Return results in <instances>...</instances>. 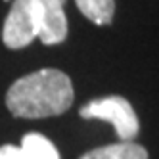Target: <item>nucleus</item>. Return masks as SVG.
Instances as JSON below:
<instances>
[{"mask_svg":"<svg viewBox=\"0 0 159 159\" xmlns=\"http://www.w3.org/2000/svg\"><path fill=\"white\" fill-rule=\"evenodd\" d=\"M73 98L71 79L48 67L17 79L6 92V106L14 117L42 119L65 113Z\"/></svg>","mask_w":159,"mask_h":159,"instance_id":"obj_1","label":"nucleus"},{"mask_svg":"<svg viewBox=\"0 0 159 159\" xmlns=\"http://www.w3.org/2000/svg\"><path fill=\"white\" fill-rule=\"evenodd\" d=\"M83 119H102L113 125L121 142H132L140 130L138 117L130 106V102L123 96H106L84 104L81 107Z\"/></svg>","mask_w":159,"mask_h":159,"instance_id":"obj_2","label":"nucleus"},{"mask_svg":"<svg viewBox=\"0 0 159 159\" xmlns=\"http://www.w3.org/2000/svg\"><path fill=\"white\" fill-rule=\"evenodd\" d=\"M40 2L39 0H14L2 27V40L8 48H25L39 37Z\"/></svg>","mask_w":159,"mask_h":159,"instance_id":"obj_3","label":"nucleus"},{"mask_svg":"<svg viewBox=\"0 0 159 159\" xmlns=\"http://www.w3.org/2000/svg\"><path fill=\"white\" fill-rule=\"evenodd\" d=\"M40 2V29L39 37L42 44H60L67 37V17L60 0H39Z\"/></svg>","mask_w":159,"mask_h":159,"instance_id":"obj_4","label":"nucleus"},{"mask_svg":"<svg viewBox=\"0 0 159 159\" xmlns=\"http://www.w3.org/2000/svg\"><path fill=\"white\" fill-rule=\"evenodd\" d=\"M79 159H148V152L134 142H119L90 150Z\"/></svg>","mask_w":159,"mask_h":159,"instance_id":"obj_5","label":"nucleus"},{"mask_svg":"<svg viewBox=\"0 0 159 159\" xmlns=\"http://www.w3.org/2000/svg\"><path fill=\"white\" fill-rule=\"evenodd\" d=\"M21 152L25 159H60L56 146L39 132H29L21 140Z\"/></svg>","mask_w":159,"mask_h":159,"instance_id":"obj_6","label":"nucleus"},{"mask_svg":"<svg viewBox=\"0 0 159 159\" xmlns=\"http://www.w3.org/2000/svg\"><path fill=\"white\" fill-rule=\"evenodd\" d=\"M81 14L96 25H109L115 12V0H75Z\"/></svg>","mask_w":159,"mask_h":159,"instance_id":"obj_7","label":"nucleus"},{"mask_svg":"<svg viewBox=\"0 0 159 159\" xmlns=\"http://www.w3.org/2000/svg\"><path fill=\"white\" fill-rule=\"evenodd\" d=\"M0 159H25V155L19 146L6 144V146H0Z\"/></svg>","mask_w":159,"mask_h":159,"instance_id":"obj_8","label":"nucleus"},{"mask_svg":"<svg viewBox=\"0 0 159 159\" xmlns=\"http://www.w3.org/2000/svg\"><path fill=\"white\" fill-rule=\"evenodd\" d=\"M4 2H6V0H4Z\"/></svg>","mask_w":159,"mask_h":159,"instance_id":"obj_9","label":"nucleus"}]
</instances>
